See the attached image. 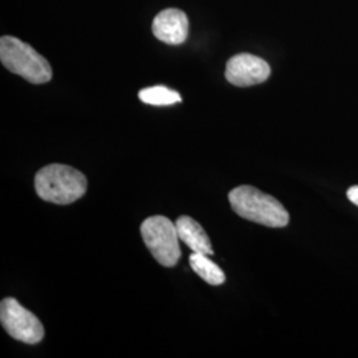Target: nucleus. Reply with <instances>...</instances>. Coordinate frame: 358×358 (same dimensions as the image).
Returning a JSON list of instances; mask_svg holds the SVG:
<instances>
[{
  "instance_id": "obj_1",
  "label": "nucleus",
  "mask_w": 358,
  "mask_h": 358,
  "mask_svg": "<svg viewBox=\"0 0 358 358\" xmlns=\"http://www.w3.org/2000/svg\"><path fill=\"white\" fill-rule=\"evenodd\" d=\"M88 189L87 177L73 167L52 164L38 170L35 190L38 196L55 205H71L83 198Z\"/></svg>"
},
{
  "instance_id": "obj_2",
  "label": "nucleus",
  "mask_w": 358,
  "mask_h": 358,
  "mask_svg": "<svg viewBox=\"0 0 358 358\" xmlns=\"http://www.w3.org/2000/svg\"><path fill=\"white\" fill-rule=\"evenodd\" d=\"M229 201L239 217L257 224L282 229L289 223V214L284 206L273 196L252 186H239L231 190Z\"/></svg>"
},
{
  "instance_id": "obj_3",
  "label": "nucleus",
  "mask_w": 358,
  "mask_h": 358,
  "mask_svg": "<svg viewBox=\"0 0 358 358\" xmlns=\"http://www.w3.org/2000/svg\"><path fill=\"white\" fill-rule=\"evenodd\" d=\"M0 60L8 71L32 84L51 81L50 63L29 44L17 38L3 36L0 38Z\"/></svg>"
},
{
  "instance_id": "obj_4",
  "label": "nucleus",
  "mask_w": 358,
  "mask_h": 358,
  "mask_svg": "<svg viewBox=\"0 0 358 358\" xmlns=\"http://www.w3.org/2000/svg\"><path fill=\"white\" fill-rule=\"evenodd\" d=\"M141 235L154 259L164 267H174L182 255L177 226L166 217L154 215L143 220Z\"/></svg>"
},
{
  "instance_id": "obj_5",
  "label": "nucleus",
  "mask_w": 358,
  "mask_h": 358,
  "mask_svg": "<svg viewBox=\"0 0 358 358\" xmlns=\"http://www.w3.org/2000/svg\"><path fill=\"white\" fill-rule=\"evenodd\" d=\"M0 322L13 338L29 345L38 344L44 338V327L38 317L16 299L7 297L0 304Z\"/></svg>"
},
{
  "instance_id": "obj_6",
  "label": "nucleus",
  "mask_w": 358,
  "mask_h": 358,
  "mask_svg": "<svg viewBox=\"0 0 358 358\" xmlns=\"http://www.w3.org/2000/svg\"><path fill=\"white\" fill-rule=\"evenodd\" d=\"M271 76L268 63L250 53L232 56L226 65V78L235 87H252L262 84Z\"/></svg>"
},
{
  "instance_id": "obj_7",
  "label": "nucleus",
  "mask_w": 358,
  "mask_h": 358,
  "mask_svg": "<svg viewBox=\"0 0 358 358\" xmlns=\"http://www.w3.org/2000/svg\"><path fill=\"white\" fill-rule=\"evenodd\" d=\"M155 38L170 45H179L186 41L189 34V19L177 8H167L158 13L153 20Z\"/></svg>"
},
{
  "instance_id": "obj_8",
  "label": "nucleus",
  "mask_w": 358,
  "mask_h": 358,
  "mask_svg": "<svg viewBox=\"0 0 358 358\" xmlns=\"http://www.w3.org/2000/svg\"><path fill=\"white\" fill-rule=\"evenodd\" d=\"M177 230H178L179 239L186 243V245L192 250V252L203 254V255H213V245L202 229V226L187 215H182L176 222Z\"/></svg>"
},
{
  "instance_id": "obj_9",
  "label": "nucleus",
  "mask_w": 358,
  "mask_h": 358,
  "mask_svg": "<svg viewBox=\"0 0 358 358\" xmlns=\"http://www.w3.org/2000/svg\"><path fill=\"white\" fill-rule=\"evenodd\" d=\"M207 256L208 255L192 252V255L190 256V266H192V271L210 285L223 284L226 282L224 272Z\"/></svg>"
},
{
  "instance_id": "obj_10",
  "label": "nucleus",
  "mask_w": 358,
  "mask_h": 358,
  "mask_svg": "<svg viewBox=\"0 0 358 358\" xmlns=\"http://www.w3.org/2000/svg\"><path fill=\"white\" fill-rule=\"evenodd\" d=\"M138 97L142 103L154 105V106H166V105H173L182 101V97L178 92L169 90L162 85L145 88L138 93Z\"/></svg>"
},
{
  "instance_id": "obj_11",
  "label": "nucleus",
  "mask_w": 358,
  "mask_h": 358,
  "mask_svg": "<svg viewBox=\"0 0 358 358\" xmlns=\"http://www.w3.org/2000/svg\"><path fill=\"white\" fill-rule=\"evenodd\" d=\"M349 201L353 203V205L358 206V186H353L350 187L348 192H346Z\"/></svg>"
}]
</instances>
